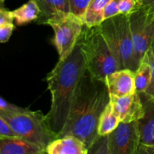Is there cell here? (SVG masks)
<instances>
[{
    "label": "cell",
    "mask_w": 154,
    "mask_h": 154,
    "mask_svg": "<svg viewBox=\"0 0 154 154\" xmlns=\"http://www.w3.org/2000/svg\"><path fill=\"white\" fill-rule=\"evenodd\" d=\"M26 109V108H21L9 103L2 97L0 98V114H16V113L22 112Z\"/></svg>",
    "instance_id": "obj_22"
},
{
    "label": "cell",
    "mask_w": 154,
    "mask_h": 154,
    "mask_svg": "<svg viewBox=\"0 0 154 154\" xmlns=\"http://www.w3.org/2000/svg\"><path fill=\"white\" fill-rule=\"evenodd\" d=\"M152 78V67L148 61L144 58L135 72V81L136 92L144 93L150 84Z\"/></svg>",
    "instance_id": "obj_18"
},
{
    "label": "cell",
    "mask_w": 154,
    "mask_h": 154,
    "mask_svg": "<svg viewBox=\"0 0 154 154\" xmlns=\"http://www.w3.org/2000/svg\"><path fill=\"white\" fill-rule=\"evenodd\" d=\"M41 10L37 23L44 24L50 18L61 13L70 12L69 0H34Z\"/></svg>",
    "instance_id": "obj_14"
},
{
    "label": "cell",
    "mask_w": 154,
    "mask_h": 154,
    "mask_svg": "<svg viewBox=\"0 0 154 154\" xmlns=\"http://www.w3.org/2000/svg\"><path fill=\"white\" fill-rule=\"evenodd\" d=\"M143 5H154V0H142Z\"/></svg>",
    "instance_id": "obj_28"
},
{
    "label": "cell",
    "mask_w": 154,
    "mask_h": 154,
    "mask_svg": "<svg viewBox=\"0 0 154 154\" xmlns=\"http://www.w3.org/2000/svg\"><path fill=\"white\" fill-rule=\"evenodd\" d=\"M14 17L12 11H8L4 7L0 8V26L7 23H13Z\"/></svg>",
    "instance_id": "obj_26"
},
{
    "label": "cell",
    "mask_w": 154,
    "mask_h": 154,
    "mask_svg": "<svg viewBox=\"0 0 154 154\" xmlns=\"http://www.w3.org/2000/svg\"><path fill=\"white\" fill-rule=\"evenodd\" d=\"M45 151L48 154H87L88 148L78 138L66 135L53 141Z\"/></svg>",
    "instance_id": "obj_12"
},
{
    "label": "cell",
    "mask_w": 154,
    "mask_h": 154,
    "mask_svg": "<svg viewBox=\"0 0 154 154\" xmlns=\"http://www.w3.org/2000/svg\"><path fill=\"white\" fill-rule=\"evenodd\" d=\"M110 95L124 96L136 92L135 72L129 69H120L109 74L105 78Z\"/></svg>",
    "instance_id": "obj_10"
},
{
    "label": "cell",
    "mask_w": 154,
    "mask_h": 154,
    "mask_svg": "<svg viewBox=\"0 0 154 154\" xmlns=\"http://www.w3.org/2000/svg\"><path fill=\"white\" fill-rule=\"evenodd\" d=\"M12 13L14 17L15 23L17 26H22L37 20L40 16L41 10L34 0H29L13 11Z\"/></svg>",
    "instance_id": "obj_15"
},
{
    "label": "cell",
    "mask_w": 154,
    "mask_h": 154,
    "mask_svg": "<svg viewBox=\"0 0 154 154\" xmlns=\"http://www.w3.org/2000/svg\"><path fill=\"white\" fill-rule=\"evenodd\" d=\"M150 50H151V51H152V52H153V54H154V41H153V45H152Z\"/></svg>",
    "instance_id": "obj_29"
},
{
    "label": "cell",
    "mask_w": 154,
    "mask_h": 154,
    "mask_svg": "<svg viewBox=\"0 0 154 154\" xmlns=\"http://www.w3.org/2000/svg\"><path fill=\"white\" fill-rule=\"evenodd\" d=\"M110 103L121 122L136 121L144 115V105L138 92L124 96L110 95Z\"/></svg>",
    "instance_id": "obj_9"
},
{
    "label": "cell",
    "mask_w": 154,
    "mask_h": 154,
    "mask_svg": "<svg viewBox=\"0 0 154 154\" xmlns=\"http://www.w3.org/2000/svg\"><path fill=\"white\" fill-rule=\"evenodd\" d=\"M121 123L120 117L115 114L111 104L108 103L100 116L98 125V135L106 136L114 130Z\"/></svg>",
    "instance_id": "obj_17"
},
{
    "label": "cell",
    "mask_w": 154,
    "mask_h": 154,
    "mask_svg": "<svg viewBox=\"0 0 154 154\" xmlns=\"http://www.w3.org/2000/svg\"><path fill=\"white\" fill-rule=\"evenodd\" d=\"M139 94L144 110L143 117L138 120L141 144H154V99L144 93Z\"/></svg>",
    "instance_id": "obj_11"
},
{
    "label": "cell",
    "mask_w": 154,
    "mask_h": 154,
    "mask_svg": "<svg viewBox=\"0 0 154 154\" xmlns=\"http://www.w3.org/2000/svg\"><path fill=\"white\" fill-rule=\"evenodd\" d=\"M17 136L14 129L4 117L0 116V137Z\"/></svg>",
    "instance_id": "obj_24"
},
{
    "label": "cell",
    "mask_w": 154,
    "mask_h": 154,
    "mask_svg": "<svg viewBox=\"0 0 154 154\" xmlns=\"http://www.w3.org/2000/svg\"><path fill=\"white\" fill-rule=\"evenodd\" d=\"M14 29L13 23H7L0 26V42L1 43H6L8 42Z\"/></svg>",
    "instance_id": "obj_25"
},
{
    "label": "cell",
    "mask_w": 154,
    "mask_h": 154,
    "mask_svg": "<svg viewBox=\"0 0 154 154\" xmlns=\"http://www.w3.org/2000/svg\"><path fill=\"white\" fill-rule=\"evenodd\" d=\"M87 69L86 59L78 39L72 53L66 58L59 60L47 76L51 105L45 117L48 124L58 138L64 129L77 89Z\"/></svg>",
    "instance_id": "obj_2"
},
{
    "label": "cell",
    "mask_w": 154,
    "mask_h": 154,
    "mask_svg": "<svg viewBox=\"0 0 154 154\" xmlns=\"http://www.w3.org/2000/svg\"><path fill=\"white\" fill-rule=\"evenodd\" d=\"M136 62L140 65L154 41V5H143L129 14Z\"/></svg>",
    "instance_id": "obj_7"
},
{
    "label": "cell",
    "mask_w": 154,
    "mask_h": 154,
    "mask_svg": "<svg viewBox=\"0 0 154 154\" xmlns=\"http://www.w3.org/2000/svg\"><path fill=\"white\" fill-rule=\"evenodd\" d=\"M45 150L19 136L0 137L1 154H42Z\"/></svg>",
    "instance_id": "obj_13"
},
{
    "label": "cell",
    "mask_w": 154,
    "mask_h": 154,
    "mask_svg": "<svg viewBox=\"0 0 154 154\" xmlns=\"http://www.w3.org/2000/svg\"><path fill=\"white\" fill-rule=\"evenodd\" d=\"M137 154H154V144H141Z\"/></svg>",
    "instance_id": "obj_27"
},
{
    "label": "cell",
    "mask_w": 154,
    "mask_h": 154,
    "mask_svg": "<svg viewBox=\"0 0 154 154\" xmlns=\"http://www.w3.org/2000/svg\"><path fill=\"white\" fill-rule=\"evenodd\" d=\"M108 154H137L141 144L138 120L121 122L107 135Z\"/></svg>",
    "instance_id": "obj_8"
},
{
    "label": "cell",
    "mask_w": 154,
    "mask_h": 154,
    "mask_svg": "<svg viewBox=\"0 0 154 154\" xmlns=\"http://www.w3.org/2000/svg\"><path fill=\"white\" fill-rule=\"evenodd\" d=\"M44 24L49 25L54 30L53 42L58 52L59 60L66 58L72 53L85 25L81 18L71 12L59 14Z\"/></svg>",
    "instance_id": "obj_6"
},
{
    "label": "cell",
    "mask_w": 154,
    "mask_h": 154,
    "mask_svg": "<svg viewBox=\"0 0 154 154\" xmlns=\"http://www.w3.org/2000/svg\"><path fill=\"white\" fill-rule=\"evenodd\" d=\"M8 122L17 135L46 150L47 147L58 138L48 124L46 117L41 111L26 108L16 114H0ZM46 153V151H45Z\"/></svg>",
    "instance_id": "obj_5"
},
{
    "label": "cell",
    "mask_w": 154,
    "mask_h": 154,
    "mask_svg": "<svg viewBox=\"0 0 154 154\" xmlns=\"http://www.w3.org/2000/svg\"><path fill=\"white\" fill-rule=\"evenodd\" d=\"M143 6L142 0H120L119 5L120 14H129Z\"/></svg>",
    "instance_id": "obj_20"
},
{
    "label": "cell",
    "mask_w": 154,
    "mask_h": 154,
    "mask_svg": "<svg viewBox=\"0 0 154 154\" xmlns=\"http://www.w3.org/2000/svg\"><path fill=\"white\" fill-rule=\"evenodd\" d=\"M91 0H69L70 12L84 20V17Z\"/></svg>",
    "instance_id": "obj_19"
},
{
    "label": "cell",
    "mask_w": 154,
    "mask_h": 154,
    "mask_svg": "<svg viewBox=\"0 0 154 154\" xmlns=\"http://www.w3.org/2000/svg\"><path fill=\"white\" fill-rule=\"evenodd\" d=\"M110 0H91L84 17L86 26H99L104 20V10Z\"/></svg>",
    "instance_id": "obj_16"
},
{
    "label": "cell",
    "mask_w": 154,
    "mask_h": 154,
    "mask_svg": "<svg viewBox=\"0 0 154 154\" xmlns=\"http://www.w3.org/2000/svg\"><path fill=\"white\" fill-rule=\"evenodd\" d=\"M79 42L86 59L87 70L95 78L105 81L109 74L121 69L99 26L88 27L84 25Z\"/></svg>",
    "instance_id": "obj_3"
},
{
    "label": "cell",
    "mask_w": 154,
    "mask_h": 154,
    "mask_svg": "<svg viewBox=\"0 0 154 154\" xmlns=\"http://www.w3.org/2000/svg\"><path fill=\"white\" fill-rule=\"evenodd\" d=\"M99 27L121 69L135 72L139 66L135 59L129 14H119L105 20Z\"/></svg>",
    "instance_id": "obj_4"
},
{
    "label": "cell",
    "mask_w": 154,
    "mask_h": 154,
    "mask_svg": "<svg viewBox=\"0 0 154 154\" xmlns=\"http://www.w3.org/2000/svg\"><path fill=\"white\" fill-rule=\"evenodd\" d=\"M144 58H145L147 61L150 63V64L151 65L152 67V78L151 81H150V84L147 87V90L144 92V94L146 96H149L151 99H154V54L151 51V50H149L147 51V53L146 54V55L144 56Z\"/></svg>",
    "instance_id": "obj_21"
},
{
    "label": "cell",
    "mask_w": 154,
    "mask_h": 154,
    "mask_svg": "<svg viewBox=\"0 0 154 154\" xmlns=\"http://www.w3.org/2000/svg\"><path fill=\"white\" fill-rule=\"evenodd\" d=\"M110 102L105 81L95 78L87 69L81 78L65 127L59 137L72 135L81 139L89 149L99 138L100 116Z\"/></svg>",
    "instance_id": "obj_1"
},
{
    "label": "cell",
    "mask_w": 154,
    "mask_h": 154,
    "mask_svg": "<svg viewBox=\"0 0 154 154\" xmlns=\"http://www.w3.org/2000/svg\"><path fill=\"white\" fill-rule=\"evenodd\" d=\"M120 0H110L106 5L104 10V20L108 18L113 17L120 14L119 11V5Z\"/></svg>",
    "instance_id": "obj_23"
}]
</instances>
